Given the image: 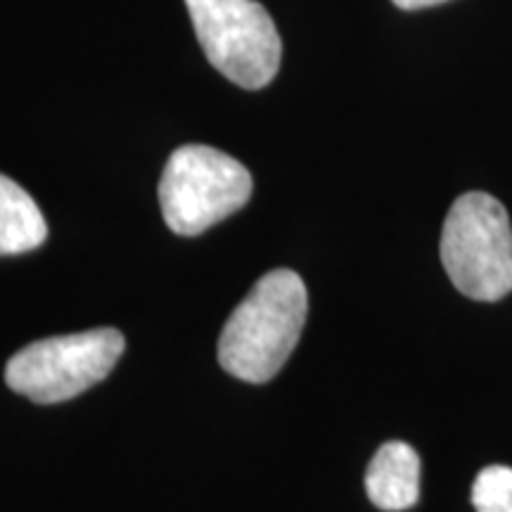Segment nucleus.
Listing matches in <instances>:
<instances>
[{
    "label": "nucleus",
    "instance_id": "4",
    "mask_svg": "<svg viewBox=\"0 0 512 512\" xmlns=\"http://www.w3.org/2000/svg\"><path fill=\"white\" fill-rule=\"evenodd\" d=\"M197 41L228 81L259 91L275 79L283 41L273 17L256 0H185Z\"/></svg>",
    "mask_w": 512,
    "mask_h": 512
},
{
    "label": "nucleus",
    "instance_id": "2",
    "mask_svg": "<svg viewBox=\"0 0 512 512\" xmlns=\"http://www.w3.org/2000/svg\"><path fill=\"white\" fill-rule=\"evenodd\" d=\"M441 264L456 290L475 302H498L512 292V226L489 192L460 195L441 230Z\"/></svg>",
    "mask_w": 512,
    "mask_h": 512
},
{
    "label": "nucleus",
    "instance_id": "9",
    "mask_svg": "<svg viewBox=\"0 0 512 512\" xmlns=\"http://www.w3.org/2000/svg\"><path fill=\"white\" fill-rule=\"evenodd\" d=\"M392 3L401 10H425V8H434V5L446 3V0H392Z\"/></svg>",
    "mask_w": 512,
    "mask_h": 512
},
{
    "label": "nucleus",
    "instance_id": "7",
    "mask_svg": "<svg viewBox=\"0 0 512 512\" xmlns=\"http://www.w3.org/2000/svg\"><path fill=\"white\" fill-rule=\"evenodd\" d=\"M48 223L22 185L0 174V256H15L41 247Z\"/></svg>",
    "mask_w": 512,
    "mask_h": 512
},
{
    "label": "nucleus",
    "instance_id": "3",
    "mask_svg": "<svg viewBox=\"0 0 512 512\" xmlns=\"http://www.w3.org/2000/svg\"><path fill=\"white\" fill-rule=\"evenodd\" d=\"M252 188V174L238 159L209 145H183L164 166L159 204L166 226L195 238L245 207Z\"/></svg>",
    "mask_w": 512,
    "mask_h": 512
},
{
    "label": "nucleus",
    "instance_id": "5",
    "mask_svg": "<svg viewBox=\"0 0 512 512\" xmlns=\"http://www.w3.org/2000/svg\"><path fill=\"white\" fill-rule=\"evenodd\" d=\"M124 349L126 339L114 328L38 339L10 358L5 382L34 403H62L105 380Z\"/></svg>",
    "mask_w": 512,
    "mask_h": 512
},
{
    "label": "nucleus",
    "instance_id": "6",
    "mask_svg": "<svg viewBox=\"0 0 512 512\" xmlns=\"http://www.w3.org/2000/svg\"><path fill=\"white\" fill-rule=\"evenodd\" d=\"M366 494L375 508L401 512L420 498V456L406 441H387L377 448L366 472Z\"/></svg>",
    "mask_w": 512,
    "mask_h": 512
},
{
    "label": "nucleus",
    "instance_id": "8",
    "mask_svg": "<svg viewBox=\"0 0 512 512\" xmlns=\"http://www.w3.org/2000/svg\"><path fill=\"white\" fill-rule=\"evenodd\" d=\"M472 505L477 512H512V467H484L472 484Z\"/></svg>",
    "mask_w": 512,
    "mask_h": 512
},
{
    "label": "nucleus",
    "instance_id": "1",
    "mask_svg": "<svg viewBox=\"0 0 512 512\" xmlns=\"http://www.w3.org/2000/svg\"><path fill=\"white\" fill-rule=\"evenodd\" d=\"M309 297L290 268H275L230 313L219 337V363L242 382L264 384L283 370L302 337Z\"/></svg>",
    "mask_w": 512,
    "mask_h": 512
}]
</instances>
